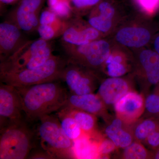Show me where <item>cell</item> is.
<instances>
[{"instance_id":"obj_1","label":"cell","mask_w":159,"mask_h":159,"mask_svg":"<svg viewBox=\"0 0 159 159\" xmlns=\"http://www.w3.org/2000/svg\"><path fill=\"white\" fill-rule=\"evenodd\" d=\"M15 88L26 120L32 124L44 116L59 111L65 104L69 94L59 80Z\"/></svg>"},{"instance_id":"obj_22","label":"cell","mask_w":159,"mask_h":159,"mask_svg":"<svg viewBox=\"0 0 159 159\" xmlns=\"http://www.w3.org/2000/svg\"><path fill=\"white\" fill-rule=\"evenodd\" d=\"M141 142L136 141L124 148L123 158L126 159H152L153 152L148 151Z\"/></svg>"},{"instance_id":"obj_33","label":"cell","mask_w":159,"mask_h":159,"mask_svg":"<svg viewBox=\"0 0 159 159\" xmlns=\"http://www.w3.org/2000/svg\"><path fill=\"white\" fill-rule=\"evenodd\" d=\"M20 0H0L1 5H10L17 2Z\"/></svg>"},{"instance_id":"obj_18","label":"cell","mask_w":159,"mask_h":159,"mask_svg":"<svg viewBox=\"0 0 159 159\" xmlns=\"http://www.w3.org/2000/svg\"><path fill=\"white\" fill-rule=\"evenodd\" d=\"M139 58L148 83L157 85L159 83V54L155 51L146 50L142 52Z\"/></svg>"},{"instance_id":"obj_14","label":"cell","mask_w":159,"mask_h":159,"mask_svg":"<svg viewBox=\"0 0 159 159\" xmlns=\"http://www.w3.org/2000/svg\"><path fill=\"white\" fill-rule=\"evenodd\" d=\"M129 87L124 80L111 77L105 80L99 86L97 95L104 104L114 105L129 90Z\"/></svg>"},{"instance_id":"obj_16","label":"cell","mask_w":159,"mask_h":159,"mask_svg":"<svg viewBox=\"0 0 159 159\" xmlns=\"http://www.w3.org/2000/svg\"><path fill=\"white\" fill-rule=\"evenodd\" d=\"M151 35L148 30L144 28L128 27L120 30L116 35L119 42L129 47L140 48L147 44Z\"/></svg>"},{"instance_id":"obj_24","label":"cell","mask_w":159,"mask_h":159,"mask_svg":"<svg viewBox=\"0 0 159 159\" xmlns=\"http://www.w3.org/2000/svg\"><path fill=\"white\" fill-rule=\"evenodd\" d=\"M107 73L112 77H119L126 73V69L123 63V59L119 55H110L106 61Z\"/></svg>"},{"instance_id":"obj_12","label":"cell","mask_w":159,"mask_h":159,"mask_svg":"<svg viewBox=\"0 0 159 159\" xmlns=\"http://www.w3.org/2000/svg\"><path fill=\"white\" fill-rule=\"evenodd\" d=\"M78 22L68 20L67 25L61 35L62 43L82 45L97 40L99 37V31L92 26L84 27L80 25Z\"/></svg>"},{"instance_id":"obj_31","label":"cell","mask_w":159,"mask_h":159,"mask_svg":"<svg viewBox=\"0 0 159 159\" xmlns=\"http://www.w3.org/2000/svg\"><path fill=\"white\" fill-rule=\"evenodd\" d=\"M145 143L153 150H156L159 148V129L149 135Z\"/></svg>"},{"instance_id":"obj_2","label":"cell","mask_w":159,"mask_h":159,"mask_svg":"<svg viewBox=\"0 0 159 159\" xmlns=\"http://www.w3.org/2000/svg\"><path fill=\"white\" fill-rule=\"evenodd\" d=\"M31 124L25 120L0 129V159H28L38 140Z\"/></svg>"},{"instance_id":"obj_6","label":"cell","mask_w":159,"mask_h":159,"mask_svg":"<svg viewBox=\"0 0 159 159\" xmlns=\"http://www.w3.org/2000/svg\"><path fill=\"white\" fill-rule=\"evenodd\" d=\"M61 43L67 62L87 69L102 65L110 55L109 45L102 40H96L79 46Z\"/></svg>"},{"instance_id":"obj_4","label":"cell","mask_w":159,"mask_h":159,"mask_svg":"<svg viewBox=\"0 0 159 159\" xmlns=\"http://www.w3.org/2000/svg\"><path fill=\"white\" fill-rule=\"evenodd\" d=\"M67 64L66 58L54 55L42 65L35 68L0 73L1 82L15 87H21L61 80Z\"/></svg>"},{"instance_id":"obj_3","label":"cell","mask_w":159,"mask_h":159,"mask_svg":"<svg viewBox=\"0 0 159 159\" xmlns=\"http://www.w3.org/2000/svg\"><path fill=\"white\" fill-rule=\"evenodd\" d=\"M37 122L35 129L40 147L52 159H75L74 142L63 130L57 116L46 115Z\"/></svg>"},{"instance_id":"obj_35","label":"cell","mask_w":159,"mask_h":159,"mask_svg":"<svg viewBox=\"0 0 159 159\" xmlns=\"http://www.w3.org/2000/svg\"><path fill=\"white\" fill-rule=\"evenodd\" d=\"M152 159H159V148L154 150L153 152Z\"/></svg>"},{"instance_id":"obj_28","label":"cell","mask_w":159,"mask_h":159,"mask_svg":"<svg viewBox=\"0 0 159 159\" xmlns=\"http://www.w3.org/2000/svg\"><path fill=\"white\" fill-rule=\"evenodd\" d=\"M116 145L110 139H102L99 141V150L101 157L103 156L108 154L116 149Z\"/></svg>"},{"instance_id":"obj_21","label":"cell","mask_w":159,"mask_h":159,"mask_svg":"<svg viewBox=\"0 0 159 159\" xmlns=\"http://www.w3.org/2000/svg\"><path fill=\"white\" fill-rule=\"evenodd\" d=\"M158 129L159 118L150 117L137 124L134 129V138L138 142H145L148 136Z\"/></svg>"},{"instance_id":"obj_25","label":"cell","mask_w":159,"mask_h":159,"mask_svg":"<svg viewBox=\"0 0 159 159\" xmlns=\"http://www.w3.org/2000/svg\"><path fill=\"white\" fill-rule=\"evenodd\" d=\"M155 86L153 92L145 99V107L150 117L159 118V83Z\"/></svg>"},{"instance_id":"obj_15","label":"cell","mask_w":159,"mask_h":159,"mask_svg":"<svg viewBox=\"0 0 159 159\" xmlns=\"http://www.w3.org/2000/svg\"><path fill=\"white\" fill-rule=\"evenodd\" d=\"M84 134L74 142L73 151L75 159H99L101 156L99 150L100 138Z\"/></svg>"},{"instance_id":"obj_30","label":"cell","mask_w":159,"mask_h":159,"mask_svg":"<svg viewBox=\"0 0 159 159\" xmlns=\"http://www.w3.org/2000/svg\"><path fill=\"white\" fill-rule=\"evenodd\" d=\"M72 11L88 8L97 5L100 0H70Z\"/></svg>"},{"instance_id":"obj_20","label":"cell","mask_w":159,"mask_h":159,"mask_svg":"<svg viewBox=\"0 0 159 159\" xmlns=\"http://www.w3.org/2000/svg\"><path fill=\"white\" fill-rule=\"evenodd\" d=\"M56 115L63 130L67 136L73 142L85 134L74 118L63 109L61 108L57 111Z\"/></svg>"},{"instance_id":"obj_34","label":"cell","mask_w":159,"mask_h":159,"mask_svg":"<svg viewBox=\"0 0 159 159\" xmlns=\"http://www.w3.org/2000/svg\"><path fill=\"white\" fill-rule=\"evenodd\" d=\"M154 47L155 51L157 52L159 54V34L156 37L154 42Z\"/></svg>"},{"instance_id":"obj_9","label":"cell","mask_w":159,"mask_h":159,"mask_svg":"<svg viewBox=\"0 0 159 159\" xmlns=\"http://www.w3.org/2000/svg\"><path fill=\"white\" fill-rule=\"evenodd\" d=\"M84 67L67 62L64 69L61 80L65 82L70 93L76 95L92 93L95 89L93 74Z\"/></svg>"},{"instance_id":"obj_10","label":"cell","mask_w":159,"mask_h":159,"mask_svg":"<svg viewBox=\"0 0 159 159\" xmlns=\"http://www.w3.org/2000/svg\"><path fill=\"white\" fill-rule=\"evenodd\" d=\"M117 118L126 124L136 122L145 109V99L141 94L129 91L114 104Z\"/></svg>"},{"instance_id":"obj_29","label":"cell","mask_w":159,"mask_h":159,"mask_svg":"<svg viewBox=\"0 0 159 159\" xmlns=\"http://www.w3.org/2000/svg\"><path fill=\"white\" fill-rule=\"evenodd\" d=\"M59 17L51 9L48 8L40 13L39 16V24L41 25H48L54 22Z\"/></svg>"},{"instance_id":"obj_23","label":"cell","mask_w":159,"mask_h":159,"mask_svg":"<svg viewBox=\"0 0 159 159\" xmlns=\"http://www.w3.org/2000/svg\"><path fill=\"white\" fill-rule=\"evenodd\" d=\"M48 8L57 16L64 20H68L72 12L70 0H47Z\"/></svg>"},{"instance_id":"obj_17","label":"cell","mask_w":159,"mask_h":159,"mask_svg":"<svg viewBox=\"0 0 159 159\" xmlns=\"http://www.w3.org/2000/svg\"><path fill=\"white\" fill-rule=\"evenodd\" d=\"M99 13H93L89 20V23L99 31L106 32L110 29L115 9L107 2L99 3L97 7Z\"/></svg>"},{"instance_id":"obj_5","label":"cell","mask_w":159,"mask_h":159,"mask_svg":"<svg viewBox=\"0 0 159 159\" xmlns=\"http://www.w3.org/2000/svg\"><path fill=\"white\" fill-rule=\"evenodd\" d=\"M53 55L48 41L41 38L28 40L14 54L1 62L0 73L35 68L42 65Z\"/></svg>"},{"instance_id":"obj_19","label":"cell","mask_w":159,"mask_h":159,"mask_svg":"<svg viewBox=\"0 0 159 159\" xmlns=\"http://www.w3.org/2000/svg\"><path fill=\"white\" fill-rule=\"evenodd\" d=\"M61 108L66 111L74 118L84 134L92 136L96 135V116L77 109L67 107H62Z\"/></svg>"},{"instance_id":"obj_13","label":"cell","mask_w":159,"mask_h":159,"mask_svg":"<svg viewBox=\"0 0 159 159\" xmlns=\"http://www.w3.org/2000/svg\"><path fill=\"white\" fill-rule=\"evenodd\" d=\"M104 105L98 95L92 93L79 95L69 92L67 99L62 107L77 109L95 116H100L104 112Z\"/></svg>"},{"instance_id":"obj_27","label":"cell","mask_w":159,"mask_h":159,"mask_svg":"<svg viewBox=\"0 0 159 159\" xmlns=\"http://www.w3.org/2000/svg\"><path fill=\"white\" fill-rule=\"evenodd\" d=\"M37 30L40 38L47 41L61 36L58 31L50 25H39Z\"/></svg>"},{"instance_id":"obj_32","label":"cell","mask_w":159,"mask_h":159,"mask_svg":"<svg viewBox=\"0 0 159 159\" xmlns=\"http://www.w3.org/2000/svg\"><path fill=\"white\" fill-rule=\"evenodd\" d=\"M139 4L147 11H154L159 5V0H138Z\"/></svg>"},{"instance_id":"obj_7","label":"cell","mask_w":159,"mask_h":159,"mask_svg":"<svg viewBox=\"0 0 159 159\" xmlns=\"http://www.w3.org/2000/svg\"><path fill=\"white\" fill-rule=\"evenodd\" d=\"M26 120L21 100L14 87L1 82L0 129Z\"/></svg>"},{"instance_id":"obj_26","label":"cell","mask_w":159,"mask_h":159,"mask_svg":"<svg viewBox=\"0 0 159 159\" xmlns=\"http://www.w3.org/2000/svg\"><path fill=\"white\" fill-rule=\"evenodd\" d=\"M123 122L119 118L114 119L110 125L105 129V134L108 139H111L117 147L118 138L122 132L123 128Z\"/></svg>"},{"instance_id":"obj_11","label":"cell","mask_w":159,"mask_h":159,"mask_svg":"<svg viewBox=\"0 0 159 159\" xmlns=\"http://www.w3.org/2000/svg\"><path fill=\"white\" fill-rule=\"evenodd\" d=\"M22 30L10 20L0 24V61L2 62L17 51L28 40L23 38Z\"/></svg>"},{"instance_id":"obj_8","label":"cell","mask_w":159,"mask_h":159,"mask_svg":"<svg viewBox=\"0 0 159 159\" xmlns=\"http://www.w3.org/2000/svg\"><path fill=\"white\" fill-rule=\"evenodd\" d=\"M46 0H20L11 11L9 20L26 32L37 30L41 10Z\"/></svg>"}]
</instances>
